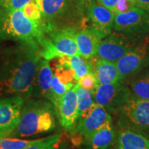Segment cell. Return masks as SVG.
Segmentation results:
<instances>
[{
  "mask_svg": "<svg viewBox=\"0 0 149 149\" xmlns=\"http://www.w3.org/2000/svg\"><path fill=\"white\" fill-rule=\"evenodd\" d=\"M138 44L121 33H111L109 36L102 40L97 55L100 59L116 62Z\"/></svg>",
  "mask_w": 149,
  "mask_h": 149,
  "instance_id": "11",
  "label": "cell"
},
{
  "mask_svg": "<svg viewBox=\"0 0 149 149\" xmlns=\"http://www.w3.org/2000/svg\"><path fill=\"white\" fill-rule=\"evenodd\" d=\"M119 149H149V138L127 129H120L117 135Z\"/></svg>",
  "mask_w": 149,
  "mask_h": 149,
  "instance_id": "19",
  "label": "cell"
},
{
  "mask_svg": "<svg viewBox=\"0 0 149 149\" xmlns=\"http://www.w3.org/2000/svg\"><path fill=\"white\" fill-rule=\"evenodd\" d=\"M42 51L39 43L20 42L0 55V97L31 98L35 70Z\"/></svg>",
  "mask_w": 149,
  "mask_h": 149,
  "instance_id": "1",
  "label": "cell"
},
{
  "mask_svg": "<svg viewBox=\"0 0 149 149\" xmlns=\"http://www.w3.org/2000/svg\"><path fill=\"white\" fill-rule=\"evenodd\" d=\"M60 139L59 135H51L44 137L42 141L24 149H55V145Z\"/></svg>",
  "mask_w": 149,
  "mask_h": 149,
  "instance_id": "26",
  "label": "cell"
},
{
  "mask_svg": "<svg viewBox=\"0 0 149 149\" xmlns=\"http://www.w3.org/2000/svg\"><path fill=\"white\" fill-rule=\"evenodd\" d=\"M115 15L113 10L104 6L100 1L93 0L86 13V20L88 22L89 29L103 40L111 33Z\"/></svg>",
  "mask_w": 149,
  "mask_h": 149,
  "instance_id": "10",
  "label": "cell"
},
{
  "mask_svg": "<svg viewBox=\"0 0 149 149\" xmlns=\"http://www.w3.org/2000/svg\"><path fill=\"white\" fill-rule=\"evenodd\" d=\"M24 100L19 96L0 98V139L10 137L15 129Z\"/></svg>",
  "mask_w": 149,
  "mask_h": 149,
  "instance_id": "9",
  "label": "cell"
},
{
  "mask_svg": "<svg viewBox=\"0 0 149 149\" xmlns=\"http://www.w3.org/2000/svg\"><path fill=\"white\" fill-rule=\"evenodd\" d=\"M44 138L32 139V140H24V139L17 138L4 137L0 139V149H24L40 142Z\"/></svg>",
  "mask_w": 149,
  "mask_h": 149,
  "instance_id": "23",
  "label": "cell"
},
{
  "mask_svg": "<svg viewBox=\"0 0 149 149\" xmlns=\"http://www.w3.org/2000/svg\"><path fill=\"white\" fill-rule=\"evenodd\" d=\"M42 13L44 32L72 28L84 19L85 13L76 0H35Z\"/></svg>",
  "mask_w": 149,
  "mask_h": 149,
  "instance_id": "3",
  "label": "cell"
},
{
  "mask_svg": "<svg viewBox=\"0 0 149 149\" xmlns=\"http://www.w3.org/2000/svg\"><path fill=\"white\" fill-rule=\"evenodd\" d=\"M115 64L123 81L128 77L137 74L149 65V44L144 43V41L139 43Z\"/></svg>",
  "mask_w": 149,
  "mask_h": 149,
  "instance_id": "12",
  "label": "cell"
},
{
  "mask_svg": "<svg viewBox=\"0 0 149 149\" xmlns=\"http://www.w3.org/2000/svg\"><path fill=\"white\" fill-rule=\"evenodd\" d=\"M56 112L53 103L44 99L24 100L19 123L10 137H26L53 130Z\"/></svg>",
  "mask_w": 149,
  "mask_h": 149,
  "instance_id": "2",
  "label": "cell"
},
{
  "mask_svg": "<svg viewBox=\"0 0 149 149\" xmlns=\"http://www.w3.org/2000/svg\"><path fill=\"white\" fill-rule=\"evenodd\" d=\"M77 84L78 86L81 88L87 89V90L91 91L93 93L97 87L98 82L96 79L95 75L93 72H90L85 75L82 76L77 80Z\"/></svg>",
  "mask_w": 149,
  "mask_h": 149,
  "instance_id": "24",
  "label": "cell"
},
{
  "mask_svg": "<svg viewBox=\"0 0 149 149\" xmlns=\"http://www.w3.org/2000/svg\"><path fill=\"white\" fill-rule=\"evenodd\" d=\"M3 10L1 8H0V19H1V16H2V15H3Z\"/></svg>",
  "mask_w": 149,
  "mask_h": 149,
  "instance_id": "31",
  "label": "cell"
},
{
  "mask_svg": "<svg viewBox=\"0 0 149 149\" xmlns=\"http://www.w3.org/2000/svg\"><path fill=\"white\" fill-rule=\"evenodd\" d=\"M79 55L86 59H89L97 55L99 46L102 40L92 30L83 29L75 34Z\"/></svg>",
  "mask_w": 149,
  "mask_h": 149,
  "instance_id": "16",
  "label": "cell"
},
{
  "mask_svg": "<svg viewBox=\"0 0 149 149\" xmlns=\"http://www.w3.org/2000/svg\"><path fill=\"white\" fill-rule=\"evenodd\" d=\"M76 89L77 84L53 103L61 125L66 130L71 131L79 119Z\"/></svg>",
  "mask_w": 149,
  "mask_h": 149,
  "instance_id": "13",
  "label": "cell"
},
{
  "mask_svg": "<svg viewBox=\"0 0 149 149\" xmlns=\"http://www.w3.org/2000/svg\"><path fill=\"white\" fill-rule=\"evenodd\" d=\"M117 126L149 138V100L131 95L117 113Z\"/></svg>",
  "mask_w": 149,
  "mask_h": 149,
  "instance_id": "6",
  "label": "cell"
},
{
  "mask_svg": "<svg viewBox=\"0 0 149 149\" xmlns=\"http://www.w3.org/2000/svg\"><path fill=\"white\" fill-rule=\"evenodd\" d=\"M76 94L77 97L78 113L79 117L92 107V106L95 104V102L93 93L87 89L79 86L77 84Z\"/></svg>",
  "mask_w": 149,
  "mask_h": 149,
  "instance_id": "22",
  "label": "cell"
},
{
  "mask_svg": "<svg viewBox=\"0 0 149 149\" xmlns=\"http://www.w3.org/2000/svg\"><path fill=\"white\" fill-rule=\"evenodd\" d=\"M132 95L144 100H149V79L141 75L132 80L128 85Z\"/></svg>",
  "mask_w": 149,
  "mask_h": 149,
  "instance_id": "21",
  "label": "cell"
},
{
  "mask_svg": "<svg viewBox=\"0 0 149 149\" xmlns=\"http://www.w3.org/2000/svg\"><path fill=\"white\" fill-rule=\"evenodd\" d=\"M113 29L139 44L149 35V14L135 6L125 13L115 15Z\"/></svg>",
  "mask_w": 149,
  "mask_h": 149,
  "instance_id": "7",
  "label": "cell"
},
{
  "mask_svg": "<svg viewBox=\"0 0 149 149\" xmlns=\"http://www.w3.org/2000/svg\"><path fill=\"white\" fill-rule=\"evenodd\" d=\"M93 73L95 75L98 84H109L118 81H124L115 62L99 58L94 66Z\"/></svg>",
  "mask_w": 149,
  "mask_h": 149,
  "instance_id": "18",
  "label": "cell"
},
{
  "mask_svg": "<svg viewBox=\"0 0 149 149\" xmlns=\"http://www.w3.org/2000/svg\"><path fill=\"white\" fill-rule=\"evenodd\" d=\"M111 119V115L107 110L102 106L95 103L88 111L79 117L72 131L81 135L85 139Z\"/></svg>",
  "mask_w": 149,
  "mask_h": 149,
  "instance_id": "14",
  "label": "cell"
},
{
  "mask_svg": "<svg viewBox=\"0 0 149 149\" xmlns=\"http://www.w3.org/2000/svg\"><path fill=\"white\" fill-rule=\"evenodd\" d=\"M22 11L26 17L32 20L40 22L42 19V13L35 0H32L28 3L22 8Z\"/></svg>",
  "mask_w": 149,
  "mask_h": 149,
  "instance_id": "25",
  "label": "cell"
},
{
  "mask_svg": "<svg viewBox=\"0 0 149 149\" xmlns=\"http://www.w3.org/2000/svg\"><path fill=\"white\" fill-rule=\"evenodd\" d=\"M115 137L113 120H110L93 135L85 139L86 149H108Z\"/></svg>",
  "mask_w": 149,
  "mask_h": 149,
  "instance_id": "17",
  "label": "cell"
},
{
  "mask_svg": "<svg viewBox=\"0 0 149 149\" xmlns=\"http://www.w3.org/2000/svg\"><path fill=\"white\" fill-rule=\"evenodd\" d=\"M95 103L109 113H117L131 96L129 87L121 81L109 84H99L93 93Z\"/></svg>",
  "mask_w": 149,
  "mask_h": 149,
  "instance_id": "8",
  "label": "cell"
},
{
  "mask_svg": "<svg viewBox=\"0 0 149 149\" xmlns=\"http://www.w3.org/2000/svg\"><path fill=\"white\" fill-rule=\"evenodd\" d=\"M32 0H0V8L6 11L22 10Z\"/></svg>",
  "mask_w": 149,
  "mask_h": 149,
  "instance_id": "27",
  "label": "cell"
},
{
  "mask_svg": "<svg viewBox=\"0 0 149 149\" xmlns=\"http://www.w3.org/2000/svg\"><path fill=\"white\" fill-rule=\"evenodd\" d=\"M58 63L64 64L73 70L74 79L77 81L80 77L93 71L91 63L78 55L61 57Z\"/></svg>",
  "mask_w": 149,
  "mask_h": 149,
  "instance_id": "20",
  "label": "cell"
},
{
  "mask_svg": "<svg viewBox=\"0 0 149 149\" xmlns=\"http://www.w3.org/2000/svg\"><path fill=\"white\" fill-rule=\"evenodd\" d=\"M79 4L80 8L83 10V12L86 14L87 10L90 8L91 3H92L93 0H76Z\"/></svg>",
  "mask_w": 149,
  "mask_h": 149,
  "instance_id": "29",
  "label": "cell"
},
{
  "mask_svg": "<svg viewBox=\"0 0 149 149\" xmlns=\"http://www.w3.org/2000/svg\"><path fill=\"white\" fill-rule=\"evenodd\" d=\"M53 76V70L48 61L41 58L35 70L31 97L46 99L51 102Z\"/></svg>",
  "mask_w": 149,
  "mask_h": 149,
  "instance_id": "15",
  "label": "cell"
},
{
  "mask_svg": "<svg viewBox=\"0 0 149 149\" xmlns=\"http://www.w3.org/2000/svg\"><path fill=\"white\" fill-rule=\"evenodd\" d=\"M44 33L40 22L28 18L22 10H3L0 19V40L38 42Z\"/></svg>",
  "mask_w": 149,
  "mask_h": 149,
  "instance_id": "4",
  "label": "cell"
},
{
  "mask_svg": "<svg viewBox=\"0 0 149 149\" xmlns=\"http://www.w3.org/2000/svg\"><path fill=\"white\" fill-rule=\"evenodd\" d=\"M77 31L75 29L66 28L44 33L43 37L38 42L42 57L48 61L56 57L79 55L75 40Z\"/></svg>",
  "mask_w": 149,
  "mask_h": 149,
  "instance_id": "5",
  "label": "cell"
},
{
  "mask_svg": "<svg viewBox=\"0 0 149 149\" xmlns=\"http://www.w3.org/2000/svg\"><path fill=\"white\" fill-rule=\"evenodd\" d=\"M143 75H144L145 77H148V79H149V70H148V71H147L146 73H145L144 74H143Z\"/></svg>",
  "mask_w": 149,
  "mask_h": 149,
  "instance_id": "30",
  "label": "cell"
},
{
  "mask_svg": "<svg viewBox=\"0 0 149 149\" xmlns=\"http://www.w3.org/2000/svg\"><path fill=\"white\" fill-rule=\"evenodd\" d=\"M135 6L139 8L149 14V0H132Z\"/></svg>",
  "mask_w": 149,
  "mask_h": 149,
  "instance_id": "28",
  "label": "cell"
}]
</instances>
